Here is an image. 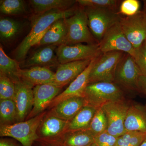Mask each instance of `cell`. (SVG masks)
Here are the masks:
<instances>
[{
  "mask_svg": "<svg viewBox=\"0 0 146 146\" xmlns=\"http://www.w3.org/2000/svg\"><path fill=\"white\" fill-rule=\"evenodd\" d=\"M140 7L141 3L138 0H123L120 4L118 13L124 17L133 16L140 11Z\"/></svg>",
  "mask_w": 146,
  "mask_h": 146,
  "instance_id": "d6a6232c",
  "label": "cell"
},
{
  "mask_svg": "<svg viewBox=\"0 0 146 146\" xmlns=\"http://www.w3.org/2000/svg\"><path fill=\"white\" fill-rule=\"evenodd\" d=\"M125 53L121 51H112L102 54L91 70L89 84L102 82H114L117 66Z\"/></svg>",
  "mask_w": 146,
  "mask_h": 146,
  "instance_id": "5b68a950",
  "label": "cell"
},
{
  "mask_svg": "<svg viewBox=\"0 0 146 146\" xmlns=\"http://www.w3.org/2000/svg\"><path fill=\"white\" fill-rule=\"evenodd\" d=\"M141 75L132 56L125 53L117 66L113 82L124 91H138V79Z\"/></svg>",
  "mask_w": 146,
  "mask_h": 146,
  "instance_id": "52a82bcc",
  "label": "cell"
},
{
  "mask_svg": "<svg viewBox=\"0 0 146 146\" xmlns=\"http://www.w3.org/2000/svg\"><path fill=\"white\" fill-rule=\"evenodd\" d=\"M29 3L37 15L55 9H70L77 3L73 0H31Z\"/></svg>",
  "mask_w": 146,
  "mask_h": 146,
  "instance_id": "603a6c76",
  "label": "cell"
},
{
  "mask_svg": "<svg viewBox=\"0 0 146 146\" xmlns=\"http://www.w3.org/2000/svg\"><path fill=\"white\" fill-rule=\"evenodd\" d=\"M17 141L15 139L2 138L0 140V146H23Z\"/></svg>",
  "mask_w": 146,
  "mask_h": 146,
  "instance_id": "74e56055",
  "label": "cell"
},
{
  "mask_svg": "<svg viewBox=\"0 0 146 146\" xmlns=\"http://www.w3.org/2000/svg\"><path fill=\"white\" fill-rule=\"evenodd\" d=\"M55 72L49 68L35 67L21 69L19 72L21 80L34 86L42 84H53Z\"/></svg>",
  "mask_w": 146,
  "mask_h": 146,
  "instance_id": "d6986e66",
  "label": "cell"
},
{
  "mask_svg": "<svg viewBox=\"0 0 146 146\" xmlns=\"http://www.w3.org/2000/svg\"><path fill=\"white\" fill-rule=\"evenodd\" d=\"M13 100L17 110V123L24 121L31 111L33 105V86L23 80L15 84Z\"/></svg>",
  "mask_w": 146,
  "mask_h": 146,
  "instance_id": "5bb4252c",
  "label": "cell"
},
{
  "mask_svg": "<svg viewBox=\"0 0 146 146\" xmlns=\"http://www.w3.org/2000/svg\"><path fill=\"white\" fill-rule=\"evenodd\" d=\"M65 21L67 34L63 44H98L90 31L87 15L83 7L79 6L75 13L70 17L65 18Z\"/></svg>",
  "mask_w": 146,
  "mask_h": 146,
  "instance_id": "7a4b0ae2",
  "label": "cell"
},
{
  "mask_svg": "<svg viewBox=\"0 0 146 146\" xmlns=\"http://www.w3.org/2000/svg\"><path fill=\"white\" fill-rule=\"evenodd\" d=\"M84 8L87 15L90 31L99 44L107 31L119 21L121 16L118 12L108 9Z\"/></svg>",
  "mask_w": 146,
  "mask_h": 146,
  "instance_id": "8992f818",
  "label": "cell"
},
{
  "mask_svg": "<svg viewBox=\"0 0 146 146\" xmlns=\"http://www.w3.org/2000/svg\"><path fill=\"white\" fill-rule=\"evenodd\" d=\"M33 146H63L57 139H39L35 142Z\"/></svg>",
  "mask_w": 146,
  "mask_h": 146,
  "instance_id": "d590c367",
  "label": "cell"
},
{
  "mask_svg": "<svg viewBox=\"0 0 146 146\" xmlns=\"http://www.w3.org/2000/svg\"><path fill=\"white\" fill-rule=\"evenodd\" d=\"M117 138L106 131L95 136L94 143L97 146H116Z\"/></svg>",
  "mask_w": 146,
  "mask_h": 146,
  "instance_id": "e575fe53",
  "label": "cell"
},
{
  "mask_svg": "<svg viewBox=\"0 0 146 146\" xmlns=\"http://www.w3.org/2000/svg\"><path fill=\"white\" fill-rule=\"evenodd\" d=\"M16 85L6 76L0 74V100H13Z\"/></svg>",
  "mask_w": 146,
  "mask_h": 146,
  "instance_id": "1f68e13d",
  "label": "cell"
},
{
  "mask_svg": "<svg viewBox=\"0 0 146 146\" xmlns=\"http://www.w3.org/2000/svg\"><path fill=\"white\" fill-rule=\"evenodd\" d=\"M89 146H97V145L95 143H94L93 144H92V145H91Z\"/></svg>",
  "mask_w": 146,
  "mask_h": 146,
  "instance_id": "60d3db41",
  "label": "cell"
},
{
  "mask_svg": "<svg viewBox=\"0 0 146 146\" xmlns=\"http://www.w3.org/2000/svg\"><path fill=\"white\" fill-rule=\"evenodd\" d=\"M62 88L52 84L37 85L33 87V105L25 120L44 112L51 102L60 94Z\"/></svg>",
  "mask_w": 146,
  "mask_h": 146,
  "instance_id": "7c38bea8",
  "label": "cell"
},
{
  "mask_svg": "<svg viewBox=\"0 0 146 146\" xmlns=\"http://www.w3.org/2000/svg\"><path fill=\"white\" fill-rule=\"evenodd\" d=\"M47 111L24 121L0 126V136L13 138L23 146H33L35 142L39 138L37 129Z\"/></svg>",
  "mask_w": 146,
  "mask_h": 146,
  "instance_id": "3957f363",
  "label": "cell"
},
{
  "mask_svg": "<svg viewBox=\"0 0 146 146\" xmlns=\"http://www.w3.org/2000/svg\"><path fill=\"white\" fill-rule=\"evenodd\" d=\"M97 109L90 106H85L69 122L66 131L88 130Z\"/></svg>",
  "mask_w": 146,
  "mask_h": 146,
  "instance_id": "cb8c5ba5",
  "label": "cell"
},
{
  "mask_svg": "<svg viewBox=\"0 0 146 146\" xmlns=\"http://www.w3.org/2000/svg\"><path fill=\"white\" fill-rule=\"evenodd\" d=\"M86 105L83 97H73L60 102L49 111L58 117L70 121Z\"/></svg>",
  "mask_w": 146,
  "mask_h": 146,
  "instance_id": "ac0fdd59",
  "label": "cell"
},
{
  "mask_svg": "<svg viewBox=\"0 0 146 146\" xmlns=\"http://www.w3.org/2000/svg\"><path fill=\"white\" fill-rule=\"evenodd\" d=\"M26 6L22 0H1L0 11L7 15H20L26 12Z\"/></svg>",
  "mask_w": 146,
  "mask_h": 146,
  "instance_id": "f1b7e54d",
  "label": "cell"
},
{
  "mask_svg": "<svg viewBox=\"0 0 146 146\" xmlns=\"http://www.w3.org/2000/svg\"><path fill=\"white\" fill-rule=\"evenodd\" d=\"M129 106L124 98L109 103L102 107L107 117L108 133L119 137L126 132L124 122Z\"/></svg>",
  "mask_w": 146,
  "mask_h": 146,
  "instance_id": "30bf717a",
  "label": "cell"
},
{
  "mask_svg": "<svg viewBox=\"0 0 146 146\" xmlns=\"http://www.w3.org/2000/svg\"><path fill=\"white\" fill-rule=\"evenodd\" d=\"M143 3H144V7H143V11L144 12H145V13L146 15V1H143Z\"/></svg>",
  "mask_w": 146,
  "mask_h": 146,
  "instance_id": "ab89813d",
  "label": "cell"
},
{
  "mask_svg": "<svg viewBox=\"0 0 146 146\" xmlns=\"http://www.w3.org/2000/svg\"><path fill=\"white\" fill-rule=\"evenodd\" d=\"M98 57L92 59L88 67L70 84L67 89L58 95L51 102L48 109H51L58 103L69 98L83 97L85 89L89 84V74Z\"/></svg>",
  "mask_w": 146,
  "mask_h": 146,
  "instance_id": "9a60e30c",
  "label": "cell"
},
{
  "mask_svg": "<svg viewBox=\"0 0 146 146\" xmlns=\"http://www.w3.org/2000/svg\"><path fill=\"white\" fill-rule=\"evenodd\" d=\"M92 60L59 64L55 72L53 84L63 88V86L71 83L88 67Z\"/></svg>",
  "mask_w": 146,
  "mask_h": 146,
  "instance_id": "2e32d148",
  "label": "cell"
},
{
  "mask_svg": "<svg viewBox=\"0 0 146 146\" xmlns=\"http://www.w3.org/2000/svg\"><path fill=\"white\" fill-rule=\"evenodd\" d=\"M126 131L146 133V112L138 106H130L125 120Z\"/></svg>",
  "mask_w": 146,
  "mask_h": 146,
  "instance_id": "44dd1931",
  "label": "cell"
},
{
  "mask_svg": "<svg viewBox=\"0 0 146 146\" xmlns=\"http://www.w3.org/2000/svg\"><path fill=\"white\" fill-rule=\"evenodd\" d=\"M57 47L52 45L42 46L20 62V67L23 69L35 67H57L59 65L56 53Z\"/></svg>",
  "mask_w": 146,
  "mask_h": 146,
  "instance_id": "4fadbf2b",
  "label": "cell"
},
{
  "mask_svg": "<svg viewBox=\"0 0 146 146\" xmlns=\"http://www.w3.org/2000/svg\"><path fill=\"white\" fill-rule=\"evenodd\" d=\"M65 19H59L55 22L43 35L36 45L39 46L51 45L58 46L63 44L67 34Z\"/></svg>",
  "mask_w": 146,
  "mask_h": 146,
  "instance_id": "ffe728a7",
  "label": "cell"
},
{
  "mask_svg": "<svg viewBox=\"0 0 146 146\" xmlns=\"http://www.w3.org/2000/svg\"><path fill=\"white\" fill-rule=\"evenodd\" d=\"M78 7L74 6L70 9H55L37 15L33 20L30 31L15 50L16 60L20 62L23 61L31 47L37 44L43 35L55 22L72 16Z\"/></svg>",
  "mask_w": 146,
  "mask_h": 146,
  "instance_id": "6da1fadb",
  "label": "cell"
},
{
  "mask_svg": "<svg viewBox=\"0 0 146 146\" xmlns=\"http://www.w3.org/2000/svg\"><path fill=\"white\" fill-rule=\"evenodd\" d=\"M76 2L83 8L93 7L118 12L122 1L120 0H77Z\"/></svg>",
  "mask_w": 146,
  "mask_h": 146,
  "instance_id": "83f0119b",
  "label": "cell"
},
{
  "mask_svg": "<svg viewBox=\"0 0 146 146\" xmlns=\"http://www.w3.org/2000/svg\"><path fill=\"white\" fill-rule=\"evenodd\" d=\"M95 136L88 130L64 132L57 138L63 146H89L94 143Z\"/></svg>",
  "mask_w": 146,
  "mask_h": 146,
  "instance_id": "7402d4cb",
  "label": "cell"
},
{
  "mask_svg": "<svg viewBox=\"0 0 146 146\" xmlns=\"http://www.w3.org/2000/svg\"><path fill=\"white\" fill-rule=\"evenodd\" d=\"M56 53L59 64L79 60H92L102 54L98 44L60 45L58 46Z\"/></svg>",
  "mask_w": 146,
  "mask_h": 146,
  "instance_id": "ba28073f",
  "label": "cell"
},
{
  "mask_svg": "<svg viewBox=\"0 0 146 146\" xmlns=\"http://www.w3.org/2000/svg\"><path fill=\"white\" fill-rule=\"evenodd\" d=\"M138 92L146 95V76L141 75L138 79Z\"/></svg>",
  "mask_w": 146,
  "mask_h": 146,
  "instance_id": "8d00e7d4",
  "label": "cell"
},
{
  "mask_svg": "<svg viewBox=\"0 0 146 146\" xmlns=\"http://www.w3.org/2000/svg\"><path fill=\"white\" fill-rule=\"evenodd\" d=\"M145 43H146V39L145 41Z\"/></svg>",
  "mask_w": 146,
  "mask_h": 146,
  "instance_id": "b9f144b4",
  "label": "cell"
},
{
  "mask_svg": "<svg viewBox=\"0 0 146 146\" xmlns=\"http://www.w3.org/2000/svg\"><path fill=\"white\" fill-rule=\"evenodd\" d=\"M20 22L9 18H1L0 20V37L1 42L11 41L19 34L22 29Z\"/></svg>",
  "mask_w": 146,
  "mask_h": 146,
  "instance_id": "484cf974",
  "label": "cell"
},
{
  "mask_svg": "<svg viewBox=\"0 0 146 146\" xmlns=\"http://www.w3.org/2000/svg\"><path fill=\"white\" fill-rule=\"evenodd\" d=\"M139 146H146V137Z\"/></svg>",
  "mask_w": 146,
  "mask_h": 146,
  "instance_id": "f35d334b",
  "label": "cell"
},
{
  "mask_svg": "<svg viewBox=\"0 0 146 146\" xmlns=\"http://www.w3.org/2000/svg\"><path fill=\"white\" fill-rule=\"evenodd\" d=\"M98 44L102 54L121 51L130 54L133 57L135 51V48L122 30L119 21L107 31Z\"/></svg>",
  "mask_w": 146,
  "mask_h": 146,
  "instance_id": "8fae6325",
  "label": "cell"
},
{
  "mask_svg": "<svg viewBox=\"0 0 146 146\" xmlns=\"http://www.w3.org/2000/svg\"><path fill=\"white\" fill-rule=\"evenodd\" d=\"M107 117L102 108H100L97 109L88 130L96 136L107 131Z\"/></svg>",
  "mask_w": 146,
  "mask_h": 146,
  "instance_id": "f546056e",
  "label": "cell"
},
{
  "mask_svg": "<svg viewBox=\"0 0 146 146\" xmlns=\"http://www.w3.org/2000/svg\"><path fill=\"white\" fill-rule=\"evenodd\" d=\"M119 23L124 34L134 48L145 41L146 15L143 11H140L133 16H121Z\"/></svg>",
  "mask_w": 146,
  "mask_h": 146,
  "instance_id": "9c48e42d",
  "label": "cell"
},
{
  "mask_svg": "<svg viewBox=\"0 0 146 146\" xmlns=\"http://www.w3.org/2000/svg\"><path fill=\"white\" fill-rule=\"evenodd\" d=\"M141 74L146 76V44L144 42L138 48L135 49L133 56Z\"/></svg>",
  "mask_w": 146,
  "mask_h": 146,
  "instance_id": "836d02e7",
  "label": "cell"
},
{
  "mask_svg": "<svg viewBox=\"0 0 146 146\" xmlns=\"http://www.w3.org/2000/svg\"><path fill=\"white\" fill-rule=\"evenodd\" d=\"M69 122L48 111L38 128L37 135L40 139H57L66 131Z\"/></svg>",
  "mask_w": 146,
  "mask_h": 146,
  "instance_id": "e0dca14e",
  "label": "cell"
},
{
  "mask_svg": "<svg viewBox=\"0 0 146 146\" xmlns=\"http://www.w3.org/2000/svg\"><path fill=\"white\" fill-rule=\"evenodd\" d=\"M124 92L114 82H102L88 84L83 98L87 105L98 109L109 103L124 98Z\"/></svg>",
  "mask_w": 146,
  "mask_h": 146,
  "instance_id": "277c9868",
  "label": "cell"
},
{
  "mask_svg": "<svg viewBox=\"0 0 146 146\" xmlns=\"http://www.w3.org/2000/svg\"><path fill=\"white\" fill-rule=\"evenodd\" d=\"M17 123V110L13 100H0V125Z\"/></svg>",
  "mask_w": 146,
  "mask_h": 146,
  "instance_id": "4316f807",
  "label": "cell"
},
{
  "mask_svg": "<svg viewBox=\"0 0 146 146\" xmlns=\"http://www.w3.org/2000/svg\"><path fill=\"white\" fill-rule=\"evenodd\" d=\"M21 69L18 61L8 56L1 46L0 74L6 76L16 84L21 80L19 77V72Z\"/></svg>",
  "mask_w": 146,
  "mask_h": 146,
  "instance_id": "d4e9b609",
  "label": "cell"
},
{
  "mask_svg": "<svg viewBox=\"0 0 146 146\" xmlns=\"http://www.w3.org/2000/svg\"><path fill=\"white\" fill-rule=\"evenodd\" d=\"M146 137V133L126 131L118 137L116 146H139Z\"/></svg>",
  "mask_w": 146,
  "mask_h": 146,
  "instance_id": "4dcf8cb0",
  "label": "cell"
}]
</instances>
